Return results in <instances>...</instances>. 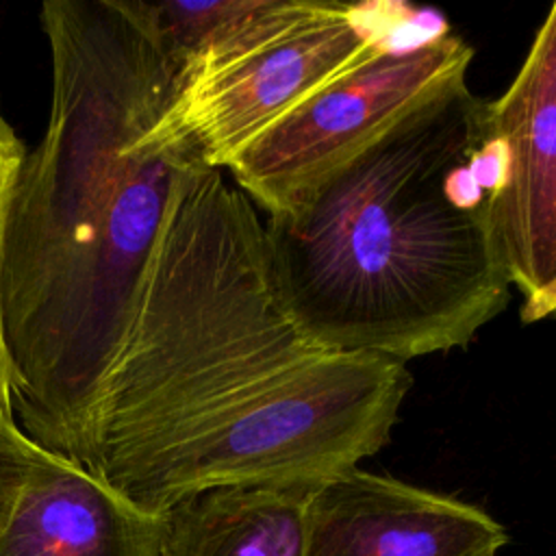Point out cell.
<instances>
[{
	"mask_svg": "<svg viewBox=\"0 0 556 556\" xmlns=\"http://www.w3.org/2000/svg\"><path fill=\"white\" fill-rule=\"evenodd\" d=\"M500 156L460 80L293 206L267 215L278 298L321 352L395 361L465 348L508 304L491 226Z\"/></svg>",
	"mask_w": 556,
	"mask_h": 556,
	"instance_id": "cell-2",
	"label": "cell"
},
{
	"mask_svg": "<svg viewBox=\"0 0 556 556\" xmlns=\"http://www.w3.org/2000/svg\"><path fill=\"white\" fill-rule=\"evenodd\" d=\"M161 515L132 506L85 467L50 454L0 530V556H159Z\"/></svg>",
	"mask_w": 556,
	"mask_h": 556,
	"instance_id": "cell-9",
	"label": "cell"
},
{
	"mask_svg": "<svg viewBox=\"0 0 556 556\" xmlns=\"http://www.w3.org/2000/svg\"><path fill=\"white\" fill-rule=\"evenodd\" d=\"M484 135L500 154L491 226L521 295V319L556 317V2L506 91L484 102Z\"/></svg>",
	"mask_w": 556,
	"mask_h": 556,
	"instance_id": "cell-7",
	"label": "cell"
},
{
	"mask_svg": "<svg viewBox=\"0 0 556 556\" xmlns=\"http://www.w3.org/2000/svg\"><path fill=\"white\" fill-rule=\"evenodd\" d=\"M387 39L356 4L267 0L180 72L159 126L187 139L206 167L224 172L258 135Z\"/></svg>",
	"mask_w": 556,
	"mask_h": 556,
	"instance_id": "cell-5",
	"label": "cell"
},
{
	"mask_svg": "<svg viewBox=\"0 0 556 556\" xmlns=\"http://www.w3.org/2000/svg\"><path fill=\"white\" fill-rule=\"evenodd\" d=\"M311 489L226 484L189 493L161 513L159 556H302Z\"/></svg>",
	"mask_w": 556,
	"mask_h": 556,
	"instance_id": "cell-10",
	"label": "cell"
},
{
	"mask_svg": "<svg viewBox=\"0 0 556 556\" xmlns=\"http://www.w3.org/2000/svg\"><path fill=\"white\" fill-rule=\"evenodd\" d=\"M267 0L217 2H148L143 0L152 30L180 72L226 41L243 24L263 11Z\"/></svg>",
	"mask_w": 556,
	"mask_h": 556,
	"instance_id": "cell-11",
	"label": "cell"
},
{
	"mask_svg": "<svg viewBox=\"0 0 556 556\" xmlns=\"http://www.w3.org/2000/svg\"><path fill=\"white\" fill-rule=\"evenodd\" d=\"M410 382L406 363L382 354L317 352L178 460L137 508L161 515L211 486H315L356 469L389 443Z\"/></svg>",
	"mask_w": 556,
	"mask_h": 556,
	"instance_id": "cell-4",
	"label": "cell"
},
{
	"mask_svg": "<svg viewBox=\"0 0 556 556\" xmlns=\"http://www.w3.org/2000/svg\"><path fill=\"white\" fill-rule=\"evenodd\" d=\"M317 352L278 298L256 206L204 167L150 258L87 413L78 465L139 506L178 460Z\"/></svg>",
	"mask_w": 556,
	"mask_h": 556,
	"instance_id": "cell-3",
	"label": "cell"
},
{
	"mask_svg": "<svg viewBox=\"0 0 556 556\" xmlns=\"http://www.w3.org/2000/svg\"><path fill=\"white\" fill-rule=\"evenodd\" d=\"M506 541L467 502L356 467L311 489L302 556H497Z\"/></svg>",
	"mask_w": 556,
	"mask_h": 556,
	"instance_id": "cell-8",
	"label": "cell"
},
{
	"mask_svg": "<svg viewBox=\"0 0 556 556\" xmlns=\"http://www.w3.org/2000/svg\"><path fill=\"white\" fill-rule=\"evenodd\" d=\"M471 59L473 48L445 26L415 41L387 39L258 135L226 169L254 206L280 213L415 106L467 80Z\"/></svg>",
	"mask_w": 556,
	"mask_h": 556,
	"instance_id": "cell-6",
	"label": "cell"
},
{
	"mask_svg": "<svg viewBox=\"0 0 556 556\" xmlns=\"http://www.w3.org/2000/svg\"><path fill=\"white\" fill-rule=\"evenodd\" d=\"M26 156H28L26 146L17 137L13 126L7 122L4 113H2V104H0V269H2L7 219H9L13 193H15ZM0 417L7 421H15L13 376H11V361H9V352H7V343H4L2 306H0Z\"/></svg>",
	"mask_w": 556,
	"mask_h": 556,
	"instance_id": "cell-12",
	"label": "cell"
},
{
	"mask_svg": "<svg viewBox=\"0 0 556 556\" xmlns=\"http://www.w3.org/2000/svg\"><path fill=\"white\" fill-rule=\"evenodd\" d=\"M50 454L24 434L15 421L0 417V530L28 478Z\"/></svg>",
	"mask_w": 556,
	"mask_h": 556,
	"instance_id": "cell-13",
	"label": "cell"
},
{
	"mask_svg": "<svg viewBox=\"0 0 556 556\" xmlns=\"http://www.w3.org/2000/svg\"><path fill=\"white\" fill-rule=\"evenodd\" d=\"M39 22L52 100L13 193L0 306L15 421L78 465L87 413L150 258L187 180L206 165L159 126L180 65L143 0H46Z\"/></svg>",
	"mask_w": 556,
	"mask_h": 556,
	"instance_id": "cell-1",
	"label": "cell"
}]
</instances>
